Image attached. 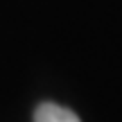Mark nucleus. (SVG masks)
Segmentation results:
<instances>
[{"instance_id": "f257e3e1", "label": "nucleus", "mask_w": 122, "mask_h": 122, "mask_svg": "<svg viewBox=\"0 0 122 122\" xmlns=\"http://www.w3.org/2000/svg\"><path fill=\"white\" fill-rule=\"evenodd\" d=\"M34 122H81L77 113H72L66 106H59L54 102H43L34 111Z\"/></svg>"}]
</instances>
